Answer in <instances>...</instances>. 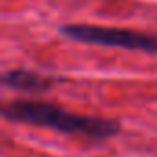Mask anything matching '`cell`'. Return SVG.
<instances>
[{"instance_id": "cell-1", "label": "cell", "mask_w": 157, "mask_h": 157, "mask_svg": "<svg viewBox=\"0 0 157 157\" xmlns=\"http://www.w3.org/2000/svg\"><path fill=\"white\" fill-rule=\"evenodd\" d=\"M2 117L10 122L48 128L68 135L87 137L93 140H104L120 131V124L115 120L78 115L59 105L35 100H15L6 104L2 107Z\"/></svg>"}, {"instance_id": "cell-2", "label": "cell", "mask_w": 157, "mask_h": 157, "mask_svg": "<svg viewBox=\"0 0 157 157\" xmlns=\"http://www.w3.org/2000/svg\"><path fill=\"white\" fill-rule=\"evenodd\" d=\"M59 33L70 41L83 43V44L157 54V33L111 28V26H96V24H65L59 28Z\"/></svg>"}, {"instance_id": "cell-3", "label": "cell", "mask_w": 157, "mask_h": 157, "mask_svg": "<svg viewBox=\"0 0 157 157\" xmlns=\"http://www.w3.org/2000/svg\"><path fill=\"white\" fill-rule=\"evenodd\" d=\"M2 83L10 89L15 91H24V93H41L52 87L54 80L50 76L37 74L33 70H24V68H13L2 74Z\"/></svg>"}]
</instances>
